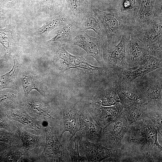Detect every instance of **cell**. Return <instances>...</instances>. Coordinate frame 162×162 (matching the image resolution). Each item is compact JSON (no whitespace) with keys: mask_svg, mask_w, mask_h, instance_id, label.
<instances>
[{"mask_svg":"<svg viewBox=\"0 0 162 162\" xmlns=\"http://www.w3.org/2000/svg\"><path fill=\"white\" fill-rule=\"evenodd\" d=\"M54 59L55 64L62 72L70 68H76L83 69L101 75L106 74L108 73L105 68L93 66L89 64L83 57L70 54L62 45L57 46Z\"/></svg>","mask_w":162,"mask_h":162,"instance_id":"8992f818","label":"cell"},{"mask_svg":"<svg viewBox=\"0 0 162 162\" xmlns=\"http://www.w3.org/2000/svg\"><path fill=\"white\" fill-rule=\"evenodd\" d=\"M5 27L0 28V44L2 46L4 50V57L7 59L10 57L13 48V45L18 38L16 26L10 18V23H6Z\"/></svg>","mask_w":162,"mask_h":162,"instance_id":"ffe728a7","label":"cell"},{"mask_svg":"<svg viewBox=\"0 0 162 162\" xmlns=\"http://www.w3.org/2000/svg\"><path fill=\"white\" fill-rule=\"evenodd\" d=\"M162 40L153 43L147 46L148 55L162 60Z\"/></svg>","mask_w":162,"mask_h":162,"instance_id":"1f68e13d","label":"cell"},{"mask_svg":"<svg viewBox=\"0 0 162 162\" xmlns=\"http://www.w3.org/2000/svg\"><path fill=\"white\" fill-rule=\"evenodd\" d=\"M11 119L20 123L28 128L37 131L44 130L42 123L25 112L13 110L10 112Z\"/></svg>","mask_w":162,"mask_h":162,"instance_id":"d4e9b609","label":"cell"},{"mask_svg":"<svg viewBox=\"0 0 162 162\" xmlns=\"http://www.w3.org/2000/svg\"><path fill=\"white\" fill-rule=\"evenodd\" d=\"M80 154L84 155L88 162H119L121 157L120 149L106 148L98 143L92 142L81 137L79 142Z\"/></svg>","mask_w":162,"mask_h":162,"instance_id":"52a82bcc","label":"cell"},{"mask_svg":"<svg viewBox=\"0 0 162 162\" xmlns=\"http://www.w3.org/2000/svg\"><path fill=\"white\" fill-rule=\"evenodd\" d=\"M6 127L2 118L0 117V128H4Z\"/></svg>","mask_w":162,"mask_h":162,"instance_id":"8d00e7d4","label":"cell"},{"mask_svg":"<svg viewBox=\"0 0 162 162\" xmlns=\"http://www.w3.org/2000/svg\"><path fill=\"white\" fill-rule=\"evenodd\" d=\"M119 11L131 18L136 6V0H120Z\"/></svg>","mask_w":162,"mask_h":162,"instance_id":"4dcf8cb0","label":"cell"},{"mask_svg":"<svg viewBox=\"0 0 162 162\" xmlns=\"http://www.w3.org/2000/svg\"><path fill=\"white\" fill-rule=\"evenodd\" d=\"M80 31L79 23L71 21L58 30L54 37L47 41V43H56L64 46L71 43Z\"/></svg>","mask_w":162,"mask_h":162,"instance_id":"d6986e66","label":"cell"},{"mask_svg":"<svg viewBox=\"0 0 162 162\" xmlns=\"http://www.w3.org/2000/svg\"><path fill=\"white\" fill-rule=\"evenodd\" d=\"M155 0H136V3L131 19V27L144 26L153 19V11Z\"/></svg>","mask_w":162,"mask_h":162,"instance_id":"e0dca14e","label":"cell"},{"mask_svg":"<svg viewBox=\"0 0 162 162\" xmlns=\"http://www.w3.org/2000/svg\"><path fill=\"white\" fill-rule=\"evenodd\" d=\"M105 40L98 36L92 37L87 32L80 31L72 43L84 50L87 56L94 58L101 64H103L102 51Z\"/></svg>","mask_w":162,"mask_h":162,"instance_id":"8fae6325","label":"cell"},{"mask_svg":"<svg viewBox=\"0 0 162 162\" xmlns=\"http://www.w3.org/2000/svg\"><path fill=\"white\" fill-rule=\"evenodd\" d=\"M16 68L15 61L14 60V65L11 70L0 76V90L7 88H10L13 85Z\"/></svg>","mask_w":162,"mask_h":162,"instance_id":"f546056e","label":"cell"},{"mask_svg":"<svg viewBox=\"0 0 162 162\" xmlns=\"http://www.w3.org/2000/svg\"><path fill=\"white\" fill-rule=\"evenodd\" d=\"M25 153L28 154L38 148L43 141L42 137L29 133L23 130L18 131Z\"/></svg>","mask_w":162,"mask_h":162,"instance_id":"484cf974","label":"cell"},{"mask_svg":"<svg viewBox=\"0 0 162 162\" xmlns=\"http://www.w3.org/2000/svg\"><path fill=\"white\" fill-rule=\"evenodd\" d=\"M46 142L43 152L39 158L43 161L71 162L69 153L67 149L69 139L62 144L58 139L54 127L48 125L44 129Z\"/></svg>","mask_w":162,"mask_h":162,"instance_id":"5b68a950","label":"cell"},{"mask_svg":"<svg viewBox=\"0 0 162 162\" xmlns=\"http://www.w3.org/2000/svg\"><path fill=\"white\" fill-rule=\"evenodd\" d=\"M129 127L122 110L113 120L102 127L100 138L98 143L110 149H120L122 140Z\"/></svg>","mask_w":162,"mask_h":162,"instance_id":"277c9868","label":"cell"},{"mask_svg":"<svg viewBox=\"0 0 162 162\" xmlns=\"http://www.w3.org/2000/svg\"><path fill=\"white\" fill-rule=\"evenodd\" d=\"M94 9L106 32V41L104 46L111 48L115 46L130 28L131 18L119 11L109 13L94 8Z\"/></svg>","mask_w":162,"mask_h":162,"instance_id":"7a4b0ae2","label":"cell"},{"mask_svg":"<svg viewBox=\"0 0 162 162\" xmlns=\"http://www.w3.org/2000/svg\"><path fill=\"white\" fill-rule=\"evenodd\" d=\"M162 67V60L148 55L136 66L125 68L117 73L118 80L132 81L136 78Z\"/></svg>","mask_w":162,"mask_h":162,"instance_id":"7c38bea8","label":"cell"},{"mask_svg":"<svg viewBox=\"0 0 162 162\" xmlns=\"http://www.w3.org/2000/svg\"><path fill=\"white\" fill-rule=\"evenodd\" d=\"M150 106L145 103L124 107L123 111L130 125L134 122L147 117Z\"/></svg>","mask_w":162,"mask_h":162,"instance_id":"cb8c5ba5","label":"cell"},{"mask_svg":"<svg viewBox=\"0 0 162 162\" xmlns=\"http://www.w3.org/2000/svg\"><path fill=\"white\" fill-rule=\"evenodd\" d=\"M79 106V104L71 99L64 98L61 100L60 107L62 116L59 128L61 139L65 132L70 133L68 137L70 138L69 140H70L78 131L77 112Z\"/></svg>","mask_w":162,"mask_h":162,"instance_id":"30bf717a","label":"cell"},{"mask_svg":"<svg viewBox=\"0 0 162 162\" xmlns=\"http://www.w3.org/2000/svg\"><path fill=\"white\" fill-rule=\"evenodd\" d=\"M147 117L153 122L157 128L158 133L162 136V110L156 109L151 107Z\"/></svg>","mask_w":162,"mask_h":162,"instance_id":"83f0119b","label":"cell"},{"mask_svg":"<svg viewBox=\"0 0 162 162\" xmlns=\"http://www.w3.org/2000/svg\"><path fill=\"white\" fill-rule=\"evenodd\" d=\"M8 16V13L0 8V20H5Z\"/></svg>","mask_w":162,"mask_h":162,"instance_id":"d590c367","label":"cell"},{"mask_svg":"<svg viewBox=\"0 0 162 162\" xmlns=\"http://www.w3.org/2000/svg\"><path fill=\"white\" fill-rule=\"evenodd\" d=\"M97 123L103 127L113 120L122 112L123 107L121 102L110 106H104L92 103L85 104Z\"/></svg>","mask_w":162,"mask_h":162,"instance_id":"9a60e30c","label":"cell"},{"mask_svg":"<svg viewBox=\"0 0 162 162\" xmlns=\"http://www.w3.org/2000/svg\"><path fill=\"white\" fill-rule=\"evenodd\" d=\"M129 31L147 46L162 40V19L153 18L148 24L139 27H130Z\"/></svg>","mask_w":162,"mask_h":162,"instance_id":"4fadbf2b","label":"cell"},{"mask_svg":"<svg viewBox=\"0 0 162 162\" xmlns=\"http://www.w3.org/2000/svg\"><path fill=\"white\" fill-rule=\"evenodd\" d=\"M22 86L25 95H27L33 89H35L39 93H41L38 88L34 80L30 76H25L23 79Z\"/></svg>","mask_w":162,"mask_h":162,"instance_id":"d6a6232c","label":"cell"},{"mask_svg":"<svg viewBox=\"0 0 162 162\" xmlns=\"http://www.w3.org/2000/svg\"><path fill=\"white\" fill-rule=\"evenodd\" d=\"M129 36L128 30L124 33L119 42L115 46L111 48L103 46V64L113 73H116L128 68L126 60L125 48Z\"/></svg>","mask_w":162,"mask_h":162,"instance_id":"ba28073f","label":"cell"},{"mask_svg":"<svg viewBox=\"0 0 162 162\" xmlns=\"http://www.w3.org/2000/svg\"><path fill=\"white\" fill-rule=\"evenodd\" d=\"M88 6L85 0H66L63 11L72 21L80 23Z\"/></svg>","mask_w":162,"mask_h":162,"instance_id":"603a6c76","label":"cell"},{"mask_svg":"<svg viewBox=\"0 0 162 162\" xmlns=\"http://www.w3.org/2000/svg\"><path fill=\"white\" fill-rule=\"evenodd\" d=\"M157 129L146 117L130 125L122 142L120 162H161Z\"/></svg>","mask_w":162,"mask_h":162,"instance_id":"6da1fadb","label":"cell"},{"mask_svg":"<svg viewBox=\"0 0 162 162\" xmlns=\"http://www.w3.org/2000/svg\"><path fill=\"white\" fill-rule=\"evenodd\" d=\"M11 146L2 154L3 160L4 161L17 162L24 154L22 153L15 146Z\"/></svg>","mask_w":162,"mask_h":162,"instance_id":"f1b7e54d","label":"cell"},{"mask_svg":"<svg viewBox=\"0 0 162 162\" xmlns=\"http://www.w3.org/2000/svg\"><path fill=\"white\" fill-rule=\"evenodd\" d=\"M77 119L79 129L76 133L81 137L98 143L100 138L102 127L97 123L85 105L79 104Z\"/></svg>","mask_w":162,"mask_h":162,"instance_id":"9c48e42d","label":"cell"},{"mask_svg":"<svg viewBox=\"0 0 162 162\" xmlns=\"http://www.w3.org/2000/svg\"><path fill=\"white\" fill-rule=\"evenodd\" d=\"M162 68L138 77L133 81L152 107L162 110Z\"/></svg>","mask_w":162,"mask_h":162,"instance_id":"3957f363","label":"cell"},{"mask_svg":"<svg viewBox=\"0 0 162 162\" xmlns=\"http://www.w3.org/2000/svg\"><path fill=\"white\" fill-rule=\"evenodd\" d=\"M15 96L11 93L0 94V103L7 104L11 103L14 100Z\"/></svg>","mask_w":162,"mask_h":162,"instance_id":"e575fe53","label":"cell"},{"mask_svg":"<svg viewBox=\"0 0 162 162\" xmlns=\"http://www.w3.org/2000/svg\"><path fill=\"white\" fill-rule=\"evenodd\" d=\"M72 21L64 11L50 18L40 28L34 32V36H45L58 26H63Z\"/></svg>","mask_w":162,"mask_h":162,"instance_id":"7402d4cb","label":"cell"},{"mask_svg":"<svg viewBox=\"0 0 162 162\" xmlns=\"http://www.w3.org/2000/svg\"><path fill=\"white\" fill-rule=\"evenodd\" d=\"M70 140H68L67 145L71 159V162H88L86 157L80 154L79 149V142L81 136L76 133Z\"/></svg>","mask_w":162,"mask_h":162,"instance_id":"4316f807","label":"cell"},{"mask_svg":"<svg viewBox=\"0 0 162 162\" xmlns=\"http://www.w3.org/2000/svg\"><path fill=\"white\" fill-rule=\"evenodd\" d=\"M125 52L128 68L136 66L148 56L147 46L130 33L126 44Z\"/></svg>","mask_w":162,"mask_h":162,"instance_id":"2e32d148","label":"cell"},{"mask_svg":"<svg viewBox=\"0 0 162 162\" xmlns=\"http://www.w3.org/2000/svg\"><path fill=\"white\" fill-rule=\"evenodd\" d=\"M116 91L124 108L147 103L144 96L136 88L133 81L118 80Z\"/></svg>","mask_w":162,"mask_h":162,"instance_id":"5bb4252c","label":"cell"},{"mask_svg":"<svg viewBox=\"0 0 162 162\" xmlns=\"http://www.w3.org/2000/svg\"><path fill=\"white\" fill-rule=\"evenodd\" d=\"M118 102H121L116 91V84L97 91L92 96L90 102L104 106H113Z\"/></svg>","mask_w":162,"mask_h":162,"instance_id":"44dd1931","label":"cell"},{"mask_svg":"<svg viewBox=\"0 0 162 162\" xmlns=\"http://www.w3.org/2000/svg\"><path fill=\"white\" fill-rule=\"evenodd\" d=\"M153 14V18L162 19L161 0L155 1Z\"/></svg>","mask_w":162,"mask_h":162,"instance_id":"836d02e7","label":"cell"},{"mask_svg":"<svg viewBox=\"0 0 162 162\" xmlns=\"http://www.w3.org/2000/svg\"><path fill=\"white\" fill-rule=\"evenodd\" d=\"M79 26L81 31L86 32L89 29L93 30L98 36L105 40V42L106 41V37L105 30L94 7L88 6L79 23Z\"/></svg>","mask_w":162,"mask_h":162,"instance_id":"ac0fdd59","label":"cell"}]
</instances>
